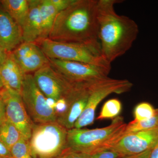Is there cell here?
Segmentation results:
<instances>
[{"instance_id": "cell-1", "label": "cell", "mask_w": 158, "mask_h": 158, "mask_svg": "<svg viewBox=\"0 0 158 158\" xmlns=\"http://www.w3.org/2000/svg\"><path fill=\"white\" fill-rule=\"evenodd\" d=\"M118 0H98V37L102 56L111 64L129 50L138 37L137 23L117 14L114 5Z\"/></svg>"}, {"instance_id": "cell-2", "label": "cell", "mask_w": 158, "mask_h": 158, "mask_svg": "<svg viewBox=\"0 0 158 158\" xmlns=\"http://www.w3.org/2000/svg\"><path fill=\"white\" fill-rule=\"evenodd\" d=\"M98 0H74L57 14L49 39L100 47L98 37Z\"/></svg>"}, {"instance_id": "cell-3", "label": "cell", "mask_w": 158, "mask_h": 158, "mask_svg": "<svg viewBox=\"0 0 158 158\" xmlns=\"http://www.w3.org/2000/svg\"><path fill=\"white\" fill-rule=\"evenodd\" d=\"M127 124L118 116L106 127L68 130L66 148L90 155L111 149L124 135Z\"/></svg>"}, {"instance_id": "cell-4", "label": "cell", "mask_w": 158, "mask_h": 158, "mask_svg": "<svg viewBox=\"0 0 158 158\" xmlns=\"http://www.w3.org/2000/svg\"><path fill=\"white\" fill-rule=\"evenodd\" d=\"M36 44L48 59L84 62L111 70V64L103 58L100 47L82 43L55 41L49 38Z\"/></svg>"}, {"instance_id": "cell-5", "label": "cell", "mask_w": 158, "mask_h": 158, "mask_svg": "<svg viewBox=\"0 0 158 158\" xmlns=\"http://www.w3.org/2000/svg\"><path fill=\"white\" fill-rule=\"evenodd\" d=\"M68 130L57 121L34 123L30 148L33 158H56L66 148Z\"/></svg>"}, {"instance_id": "cell-6", "label": "cell", "mask_w": 158, "mask_h": 158, "mask_svg": "<svg viewBox=\"0 0 158 158\" xmlns=\"http://www.w3.org/2000/svg\"><path fill=\"white\" fill-rule=\"evenodd\" d=\"M131 83L127 80L110 78L94 83L90 86V93L87 105L75 124V128H83L92 124L95 118L97 108L101 102L111 94L126 92L131 87Z\"/></svg>"}, {"instance_id": "cell-7", "label": "cell", "mask_w": 158, "mask_h": 158, "mask_svg": "<svg viewBox=\"0 0 158 158\" xmlns=\"http://www.w3.org/2000/svg\"><path fill=\"white\" fill-rule=\"evenodd\" d=\"M21 95L28 114L34 123L57 121L55 111L49 105L47 98L37 87L31 74L25 75Z\"/></svg>"}, {"instance_id": "cell-8", "label": "cell", "mask_w": 158, "mask_h": 158, "mask_svg": "<svg viewBox=\"0 0 158 158\" xmlns=\"http://www.w3.org/2000/svg\"><path fill=\"white\" fill-rule=\"evenodd\" d=\"M49 59L54 70L74 84H89L110 78V71L97 65L57 59Z\"/></svg>"}, {"instance_id": "cell-9", "label": "cell", "mask_w": 158, "mask_h": 158, "mask_svg": "<svg viewBox=\"0 0 158 158\" xmlns=\"http://www.w3.org/2000/svg\"><path fill=\"white\" fill-rule=\"evenodd\" d=\"M33 77L46 98L55 102L67 96L77 84L69 82L57 73L49 63L35 72Z\"/></svg>"}, {"instance_id": "cell-10", "label": "cell", "mask_w": 158, "mask_h": 158, "mask_svg": "<svg viewBox=\"0 0 158 158\" xmlns=\"http://www.w3.org/2000/svg\"><path fill=\"white\" fill-rule=\"evenodd\" d=\"M0 95L5 103L6 118L17 128L24 138L30 140L34 123L28 114L20 94L4 88Z\"/></svg>"}, {"instance_id": "cell-11", "label": "cell", "mask_w": 158, "mask_h": 158, "mask_svg": "<svg viewBox=\"0 0 158 158\" xmlns=\"http://www.w3.org/2000/svg\"><path fill=\"white\" fill-rule=\"evenodd\" d=\"M158 144V127L126 134L111 149L122 158L152 150Z\"/></svg>"}, {"instance_id": "cell-12", "label": "cell", "mask_w": 158, "mask_h": 158, "mask_svg": "<svg viewBox=\"0 0 158 158\" xmlns=\"http://www.w3.org/2000/svg\"><path fill=\"white\" fill-rule=\"evenodd\" d=\"M93 83L77 84L66 96L68 103L67 110L57 118V121L67 130L73 128L83 113L90 95V86Z\"/></svg>"}, {"instance_id": "cell-13", "label": "cell", "mask_w": 158, "mask_h": 158, "mask_svg": "<svg viewBox=\"0 0 158 158\" xmlns=\"http://www.w3.org/2000/svg\"><path fill=\"white\" fill-rule=\"evenodd\" d=\"M10 53L25 74L35 72L49 63L48 58L35 43L23 42Z\"/></svg>"}, {"instance_id": "cell-14", "label": "cell", "mask_w": 158, "mask_h": 158, "mask_svg": "<svg viewBox=\"0 0 158 158\" xmlns=\"http://www.w3.org/2000/svg\"><path fill=\"white\" fill-rule=\"evenodd\" d=\"M23 42L21 27L2 8H0V44L10 53Z\"/></svg>"}, {"instance_id": "cell-15", "label": "cell", "mask_w": 158, "mask_h": 158, "mask_svg": "<svg viewBox=\"0 0 158 158\" xmlns=\"http://www.w3.org/2000/svg\"><path fill=\"white\" fill-rule=\"evenodd\" d=\"M25 74L9 53L0 66V77L5 88L21 94Z\"/></svg>"}, {"instance_id": "cell-16", "label": "cell", "mask_w": 158, "mask_h": 158, "mask_svg": "<svg viewBox=\"0 0 158 158\" xmlns=\"http://www.w3.org/2000/svg\"><path fill=\"white\" fill-rule=\"evenodd\" d=\"M40 0H29V9L27 18L22 27L23 42L37 43L41 34L40 17Z\"/></svg>"}, {"instance_id": "cell-17", "label": "cell", "mask_w": 158, "mask_h": 158, "mask_svg": "<svg viewBox=\"0 0 158 158\" xmlns=\"http://www.w3.org/2000/svg\"><path fill=\"white\" fill-rule=\"evenodd\" d=\"M58 13L59 12L50 2V0H40V17L41 34L38 42L42 40L48 38Z\"/></svg>"}, {"instance_id": "cell-18", "label": "cell", "mask_w": 158, "mask_h": 158, "mask_svg": "<svg viewBox=\"0 0 158 158\" xmlns=\"http://www.w3.org/2000/svg\"><path fill=\"white\" fill-rule=\"evenodd\" d=\"M0 3L2 9L22 29L28 13L29 0H2Z\"/></svg>"}, {"instance_id": "cell-19", "label": "cell", "mask_w": 158, "mask_h": 158, "mask_svg": "<svg viewBox=\"0 0 158 158\" xmlns=\"http://www.w3.org/2000/svg\"><path fill=\"white\" fill-rule=\"evenodd\" d=\"M22 138L17 128L6 118L0 127V141L10 150Z\"/></svg>"}, {"instance_id": "cell-20", "label": "cell", "mask_w": 158, "mask_h": 158, "mask_svg": "<svg viewBox=\"0 0 158 158\" xmlns=\"http://www.w3.org/2000/svg\"><path fill=\"white\" fill-rule=\"evenodd\" d=\"M122 104L119 100L116 98L111 99L105 103L102 107L99 115L96 119L103 120L108 118H114L118 117L121 113Z\"/></svg>"}, {"instance_id": "cell-21", "label": "cell", "mask_w": 158, "mask_h": 158, "mask_svg": "<svg viewBox=\"0 0 158 158\" xmlns=\"http://www.w3.org/2000/svg\"><path fill=\"white\" fill-rule=\"evenodd\" d=\"M158 127V113L156 115L147 120L138 121L133 120L127 124L125 134L146 131Z\"/></svg>"}, {"instance_id": "cell-22", "label": "cell", "mask_w": 158, "mask_h": 158, "mask_svg": "<svg viewBox=\"0 0 158 158\" xmlns=\"http://www.w3.org/2000/svg\"><path fill=\"white\" fill-rule=\"evenodd\" d=\"M158 113V109H155L150 103L143 102L137 105L134 111L135 120H147L152 118Z\"/></svg>"}, {"instance_id": "cell-23", "label": "cell", "mask_w": 158, "mask_h": 158, "mask_svg": "<svg viewBox=\"0 0 158 158\" xmlns=\"http://www.w3.org/2000/svg\"><path fill=\"white\" fill-rule=\"evenodd\" d=\"M10 152L13 158H33L29 140L22 138L11 148Z\"/></svg>"}, {"instance_id": "cell-24", "label": "cell", "mask_w": 158, "mask_h": 158, "mask_svg": "<svg viewBox=\"0 0 158 158\" xmlns=\"http://www.w3.org/2000/svg\"><path fill=\"white\" fill-rule=\"evenodd\" d=\"M90 155L66 148L56 158H90Z\"/></svg>"}, {"instance_id": "cell-25", "label": "cell", "mask_w": 158, "mask_h": 158, "mask_svg": "<svg viewBox=\"0 0 158 158\" xmlns=\"http://www.w3.org/2000/svg\"><path fill=\"white\" fill-rule=\"evenodd\" d=\"M122 158L118 153L112 149L106 150L95 153L90 156V158Z\"/></svg>"}, {"instance_id": "cell-26", "label": "cell", "mask_w": 158, "mask_h": 158, "mask_svg": "<svg viewBox=\"0 0 158 158\" xmlns=\"http://www.w3.org/2000/svg\"><path fill=\"white\" fill-rule=\"evenodd\" d=\"M74 0H50L59 13L68 8Z\"/></svg>"}, {"instance_id": "cell-27", "label": "cell", "mask_w": 158, "mask_h": 158, "mask_svg": "<svg viewBox=\"0 0 158 158\" xmlns=\"http://www.w3.org/2000/svg\"><path fill=\"white\" fill-rule=\"evenodd\" d=\"M6 119V108L2 98L0 95V127Z\"/></svg>"}, {"instance_id": "cell-28", "label": "cell", "mask_w": 158, "mask_h": 158, "mask_svg": "<svg viewBox=\"0 0 158 158\" xmlns=\"http://www.w3.org/2000/svg\"><path fill=\"white\" fill-rule=\"evenodd\" d=\"M0 158H13L10 150L0 141Z\"/></svg>"}, {"instance_id": "cell-29", "label": "cell", "mask_w": 158, "mask_h": 158, "mask_svg": "<svg viewBox=\"0 0 158 158\" xmlns=\"http://www.w3.org/2000/svg\"><path fill=\"white\" fill-rule=\"evenodd\" d=\"M9 53L0 44V66L5 62Z\"/></svg>"}, {"instance_id": "cell-30", "label": "cell", "mask_w": 158, "mask_h": 158, "mask_svg": "<svg viewBox=\"0 0 158 158\" xmlns=\"http://www.w3.org/2000/svg\"><path fill=\"white\" fill-rule=\"evenodd\" d=\"M151 151L152 150H149L139 154L125 157L123 158H149Z\"/></svg>"}, {"instance_id": "cell-31", "label": "cell", "mask_w": 158, "mask_h": 158, "mask_svg": "<svg viewBox=\"0 0 158 158\" xmlns=\"http://www.w3.org/2000/svg\"><path fill=\"white\" fill-rule=\"evenodd\" d=\"M149 158H158V144L152 150Z\"/></svg>"}, {"instance_id": "cell-32", "label": "cell", "mask_w": 158, "mask_h": 158, "mask_svg": "<svg viewBox=\"0 0 158 158\" xmlns=\"http://www.w3.org/2000/svg\"><path fill=\"white\" fill-rule=\"evenodd\" d=\"M4 88H5V87H4V85H3L1 77H0V92H1V91H2Z\"/></svg>"}]
</instances>
